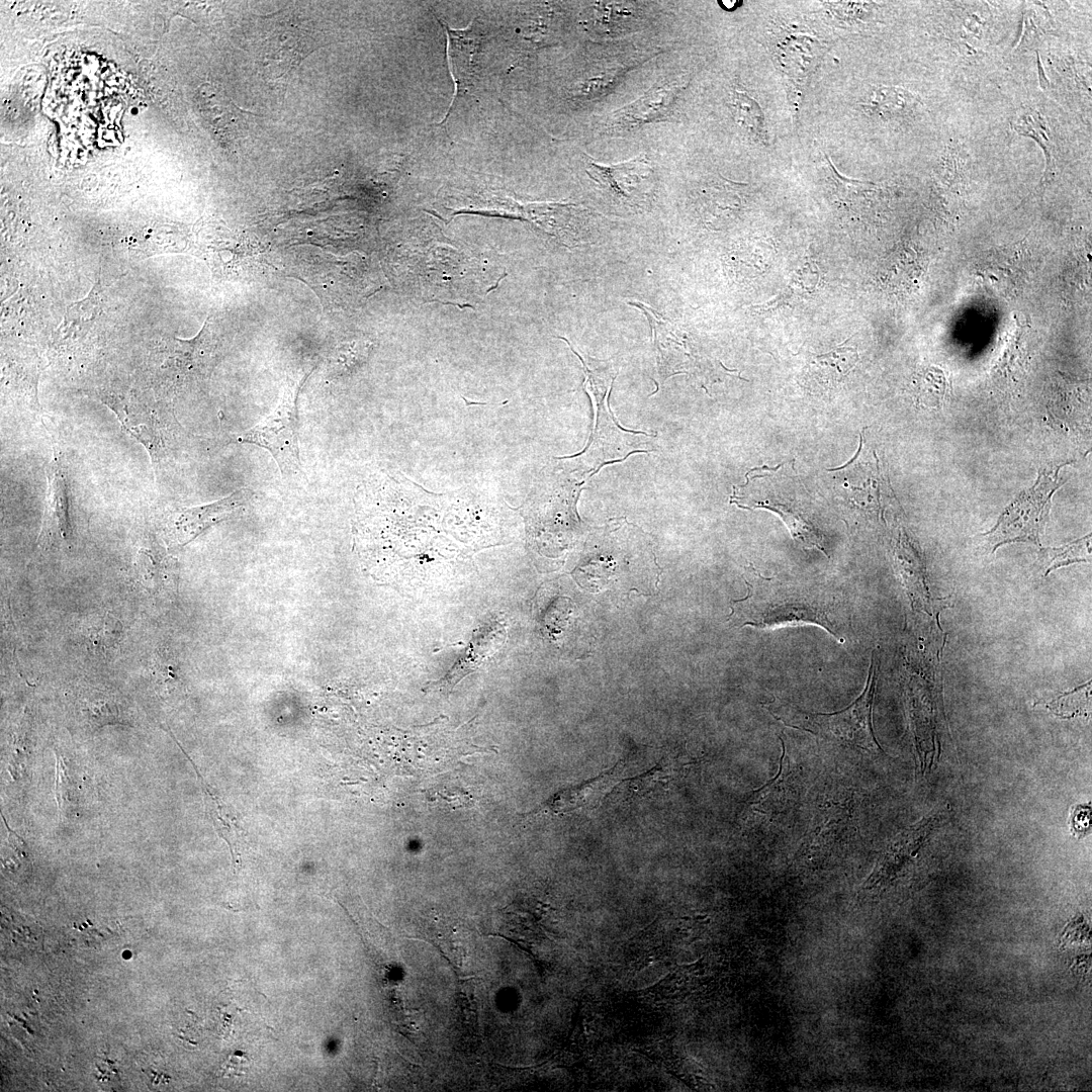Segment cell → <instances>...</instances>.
Returning <instances> with one entry per match:
<instances>
[{
    "label": "cell",
    "mask_w": 1092,
    "mask_h": 1092,
    "mask_svg": "<svg viewBox=\"0 0 1092 1092\" xmlns=\"http://www.w3.org/2000/svg\"><path fill=\"white\" fill-rule=\"evenodd\" d=\"M30 733L27 722L20 723L12 733L9 772L14 780L27 777L30 754Z\"/></svg>",
    "instance_id": "29"
},
{
    "label": "cell",
    "mask_w": 1092,
    "mask_h": 1092,
    "mask_svg": "<svg viewBox=\"0 0 1092 1092\" xmlns=\"http://www.w3.org/2000/svg\"><path fill=\"white\" fill-rule=\"evenodd\" d=\"M744 580L746 597L731 602L728 621L733 625L760 629L816 625L839 642L844 641L829 619V603L821 590L765 578L755 570L750 579Z\"/></svg>",
    "instance_id": "1"
},
{
    "label": "cell",
    "mask_w": 1092,
    "mask_h": 1092,
    "mask_svg": "<svg viewBox=\"0 0 1092 1092\" xmlns=\"http://www.w3.org/2000/svg\"><path fill=\"white\" fill-rule=\"evenodd\" d=\"M442 25L447 34V57L455 85L450 109L457 97L468 92L475 79L483 33L476 19L465 29H453L444 22Z\"/></svg>",
    "instance_id": "13"
},
{
    "label": "cell",
    "mask_w": 1092,
    "mask_h": 1092,
    "mask_svg": "<svg viewBox=\"0 0 1092 1092\" xmlns=\"http://www.w3.org/2000/svg\"><path fill=\"white\" fill-rule=\"evenodd\" d=\"M167 559L159 551L143 548L135 561V572L141 583L150 590L157 592L165 586L169 570Z\"/></svg>",
    "instance_id": "28"
},
{
    "label": "cell",
    "mask_w": 1092,
    "mask_h": 1092,
    "mask_svg": "<svg viewBox=\"0 0 1092 1092\" xmlns=\"http://www.w3.org/2000/svg\"><path fill=\"white\" fill-rule=\"evenodd\" d=\"M878 669L879 661L874 650L862 693L849 706L838 712L812 713L779 703L767 705V709L787 726L867 751L882 752L872 723Z\"/></svg>",
    "instance_id": "2"
},
{
    "label": "cell",
    "mask_w": 1092,
    "mask_h": 1092,
    "mask_svg": "<svg viewBox=\"0 0 1092 1092\" xmlns=\"http://www.w3.org/2000/svg\"><path fill=\"white\" fill-rule=\"evenodd\" d=\"M640 308L649 321L655 351L656 368L662 383L667 377L682 373L681 355H688L680 332L668 320L642 302H630Z\"/></svg>",
    "instance_id": "17"
},
{
    "label": "cell",
    "mask_w": 1092,
    "mask_h": 1092,
    "mask_svg": "<svg viewBox=\"0 0 1092 1092\" xmlns=\"http://www.w3.org/2000/svg\"><path fill=\"white\" fill-rule=\"evenodd\" d=\"M679 87L673 82L658 83L634 102L615 111L608 120L612 130H625L668 116Z\"/></svg>",
    "instance_id": "15"
},
{
    "label": "cell",
    "mask_w": 1092,
    "mask_h": 1092,
    "mask_svg": "<svg viewBox=\"0 0 1092 1092\" xmlns=\"http://www.w3.org/2000/svg\"><path fill=\"white\" fill-rule=\"evenodd\" d=\"M97 397L111 408L119 419L122 427L132 437L139 440L150 451L153 460L160 455L162 448L161 432L157 425H149L151 417L144 413L138 414L136 408L130 410L123 396L98 392Z\"/></svg>",
    "instance_id": "19"
},
{
    "label": "cell",
    "mask_w": 1092,
    "mask_h": 1092,
    "mask_svg": "<svg viewBox=\"0 0 1092 1092\" xmlns=\"http://www.w3.org/2000/svg\"><path fill=\"white\" fill-rule=\"evenodd\" d=\"M1064 465L1040 470L1034 484L1018 494L994 527L982 535L984 548L989 553L1014 542L1039 545L1049 521L1053 495L1065 482L1059 476Z\"/></svg>",
    "instance_id": "3"
},
{
    "label": "cell",
    "mask_w": 1092,
    "mask_h": 1092,
    "mask_svg": "<svg viewBox=\"0 0 1092 1092\" xmlns=\"http://www.w3.org/2000/svg\"><path fill=\"white\" fill-rule=\"evenodd\" d=\"M57 770H56V797L59 805V809L62 814L69 816L77 811L78 807V789L74 781L69 775L68 768L62 758L57 752Z\"/></svg>",
    "instance_id": "31"
},
{
    "label": "cell",
    "mask_w": 1092,
    "mask_h": 1092,
    "mask_svg": "<svg viewBox=\"0 0 1092 1092\" xmlns=\"http://www.w3.org/2000/svg\"><path fill=\"white\" fill-rule=\"evenodd\" d=\"M586 172L614 196L630 204L639 205L644 201L652 186L653 170L645 156L615 165L589 160Z\"/></svg>",
    "instance_id": "8"
},
{
    "label": "cell",
    "mask_w": 1092,
    "mask_h": 1092,
    "mask_svg": "<svg viewBox=\"0 0 1092 1092\" xmlns=\"http://www.w3.org/2000/svg\"><path fill=\"white\" fill-rule=\"evenodd\" d=\"M820 50V43L811 37L790 35L780 44L778 60L785 75L800 86L815 66Z\"/></svg>",
    "instance_id": "20"
},
{
    "label": "cell",
    "mask_w": 1092,
    "mask_h": 1092,
    "mask_svg": "<svg viewBox=\"0 0 1092 1092\" xmlns=\"http://www.w3.org/2000/svg\"><path fill=\"white\" fill-rule=\"evenodd\" d=\"M69 485L59 459L48 469V490L38 543L48 546L68 544L72 537Z\"/></svg>",
    "instance_id": "11"
},
{
    "label": "cell",
    "mask_w": 1092,
    "mask_h": 1092,
    "mask_svg": "<svg viewBox=\"0 0 1092 1092\" xmlns=\"http://www.w3.org/2000/svg\"><path fill=\"white\" fill-rule=\"evenodd\" d=\"M84 638L91 653L108 657L117 650L123 638V626L115 616L106 613L86 628Z\"/></svg>",
    "instance_id": "23"
},
{
    "label": "cell",
    "mask_w": 1092,
    "mask_h": 1092,
    "mask_svg": "<svg viewBox=\"0 0 1092 1092\" xmlns=\"http://www.w3.org/2000/svg\"><path fill=\"white\" fill-rule=\"evenodd\" d=\"M1090 705V681L1077 689L1064 693L1046 704L1055 715L1062 718H1071L1076 715L1086 714Z\"/></svg>",
    "instance_id": "30"
},
{
    "label": "cell",
    "mask_w": 1092,
    "mask_h": 1092,
    "mask_svg": "<svg viewBox=\"0 0 1092 1092\" xmlns=\"http://www.w3.org/2000/svg\"><path fill=\"white\" fill-rule=\"evenodd\" d=\"M264 41L262 67L265 75L272 79L286 78L295 70L306 54L313 51V41L299 29L283 30L280 26Z\"/></svg>",
    "instance_id": "16"
},
{
    "label": "cell",
    "mask_w": 1092,
    "mask_h": 1092,
    "mask_svg": "<svg viewBox=\"0 0 1092 1092\" xmlns=\"http://www.w3.org/2000/svg\"><path fill=\"white\" fill-rule=\"evenodd\" d=\"M1090 807L1078 806L1073 815V828L1078 833H1085L1090 826Z\"/></svg>",
    "instance_id": "33"
},
{
    "label": "cell",
    "mask_w": 1092,
    "mask_h": 1092,
    "mask_svg": "<svg viewBox=\"0 0 1092 1092\" xmlns=\"http://www.w3.org/2000/svg\"><path fill=\"white\" fill-rule=\"evenodd\" d=\"M692 760L679 754H667L651 769L630 781V792L640 798H655L673 789L686 777Z\"/></svg>",
    "instance_id": "18"
},
{
    "label": "cell",
    "mask_w": 1092,
    "mask_h": 1092,
    "mask_svg": "<svg viewBox=\"0 0 1092 1092\" xmlns=\"http://www.w3.org/2000/svg\"><path fill=\"white\" fill-rule=\"evenodd\" d=\"M854 812L853 800L849 796H840L824 803L800 844V855L816 857L848 845L855 833Z\"/></svg>",
    "instance_id": "7"
},
{
    "label": "cell",
    "mask_w": 1092,
    "mask_h": 1092,
    "mask_svg": "<svg viewBox=\"0 0 1092 1092\" xmlns=\"http://www.w3.org/2000/svg\"><path fill=\"white\" fill-rule=\"evenodd\" d=\"M1091 557V535L1065 544L1061 547L1041 548L1038 553V562L1043 569L1044 575L1062 566L1073 563L1088 562Z\"/></svg>",
    "instance_id": "26"
},
{
    "label": "cell",
    "mask_w": 1092,
    "mask_h": 1092,
    "mask_svg": "<svg viewBox=\"0 0 1092 1092\" xmlns=\"http://www.w3.org/2000/svg\"><path fill=\"white\" fill-rule=\"evenodd\" d=\"M916 103L917 98L902 88L880 86L872 89L861 105L870 114L891 119L908 115Z\"/></svg>",
    "instance_id": "22"
},
{
    "label": "cell",
    "mask_w": 1092,
    "mask_h": 1092,
    "mask_svg": "<svg viewBox=\"0 0 1092 1092\" xmlns=\"http://www.w3.org/2000/svg\"><path fill=\"white\" fill-rule=\"evenodd\" d=\"M858 360L856 350L849 347L837 348L826 354L816 356L810 364L812 373L818 382L834 386L853 368Z\"/></svg>",
    "instance_id": "24"
},
{
    "label": "cell",
    "mask_w": 1092,
    "mask_h": 1092,
    "mask_svg": "<svg viewBox=\"0 0 1092 1092\" xmlns=\"http://www.w3.org/2000/svg\"><path fill=\"white\" fill-rule=\"evenodd\" d=\"M626 768V760H619L600 776L557 792L535 811L540 814L561 815L593 809L622 780Z\"/></svg>",
    "instance_id": "12"
},
{
    "label": "cell",
    "mask_w": 1092,
    "mask_h": 1092,
    "mask_svg": "<svg viewBox=\"0 0 1092 1092\" xmlns=\"http://www.w3.org/2000/svg\"><path fill=\"white\" fill-rule=\"evenodd\" d=\"M102 292L98 279L86 297L67 306L63 322L55 333L57 341H70L87 334L101 310Z\"/></svg>",
    "instance_id": "21"
},
{
    "label": "cell",
    "mask_w": 1092,
    "mask_h": 1092,
    "mask_svg": "<svg viewBox=\"0 0 1092 1092\" xmlns=\"http://www.w3.org/2000/svg\"><path fill=\"white\" fill-rule=\"evenodd\" d=\"M782 755L778 772L767 783L751 792L744 802L740 821L747 828L770 827L779 824L796 807L800 797V777L787 754L782 738Z\"/></svg>",
    "instance_id": "6"
},
{
    "label": "cell",
    "mask_w": 1092,
    "mask_h": 1092,
    "mask_svg": "<svg viewBox=\"0 0 1092 1092\" xmlns=\"http://www.w3.org/2000/svg\"><path fill=\"white\" fill-rule=\"evenodd\" d=\"M253 496V490L241 488L214 503L179 510L169 518V536L176 544L185 545L208 527L243 509Z\"/></svg>",
    "instance_id": "9"
},
{
    "label": "cell",
    "mask_w": 1092,
    "mask_h": 1092,
    "mask_svg": "<svg viewBox=\"0 0 1092 1092\" xmlns=\"http://www.w3.org/2000/svg\"><path fill=\"white\" fill-rule=\"evenodd\" d=\"M730 106L736 123L749 138L760 144L766 143L764 114L756 100L746 92L733 90Z\"/></svg>",
    "instance_id": "25"
},
{
    "label": "cell",
    "mask_w": 1092,
    "mask_h": 1092,
    "mask_svg": "<svg viewBox=\"0 0 1092 1092\" xmlns=\"http://www.w3.org/2000/svg\"><path fill=\"white\" fill-rule=\"evenodd\" d=\"M77 720L96 730L106 725H131V713L125 698L107 687L85 685L74 696Z\"/></svg>",
    "instance_id": "10"
},
{
    "label": "cell",
    "mask_w": 1092,
    "mask_h": 1092,
    "mask_svg": "<svg viewBox=\"0 0 1092 1092\" xmlns=\"http://www.w3.org/2000/svg\"><path fill=\"white\" fill-rule=\"evenodd\" d=\"M569 347L582 363L585 374L583 385L596 408V429L585 449V455L589 458L590 466L601 465L610 458L624 457L625 453H632V450L640 446V444H637L640 443V438L637 436L639 433L631 437L630 435L634 434L633 432L625 434L617 426L608 405V396L617 373L607 362L585 358L570 345Z\"/></svg>",
    "instance_id": "4"
},
{
    "label": "cell",
    "mask_w": 1092,
    "mask_h": 1092,
    "mask_svg": "<svg viewBox=\"0 0 1092 1092\" xmlns=\"http://www.w3.org/2000/svg\"><path fill=\"white\" fill-rule=\"evenodd\" d=\"M506 640V627L500 621H491L476 629L465 652L452 668L438 681L427 686L428 692L450 693L465 675L477 669L495 654Z\"/></svg>",
    "instance_id": "14"
},
{
    "label": "cell",
    "mask_w": 1092,
    "mask_h": 1092,
    "mask_svg": "<svg viewBox=\"0 0 1092 1092\" xmlns=\"http://www.w3.org/2000/svg\"><path fill=\"white\" fill-rule=\"evenodd\" d=\"M757 508L768 510L779 515L789 529L794 540L800 542L804 547H814L827 556L823 547V537L821 533L812 523L803 517V515L796 511H792L781 504L760 505Z\"/></svg>",
    "instance_id": "27"
},
{
    "label": "cell",
    "mask_w": 1092,
    "mask_h": 1092,
    "mask_svg": "<svg viewBox=\"0 0 1092 1092\" xmlns=\"http://www.w3.org/2000/svg\"><path fill=\"white\" fill-rule=\"evenodd\" d=\"M151 670L158 694L169 697L174 692L178 677L175 666L165 651L158 650L155 653Z\"/></svg>",
    "instance_id": "32"
},
{
    "label": "cell",
    "mask_w": 1092,
    "mask_h": 1092,
    "mask_svg": "<svg viewBox=\"0 0 1092 1092\" xmlns=\"http://www.w3.org/2000/svg\"><path fill=\"white\" fill-rule=\"evenodd\" d=\"M304 380L285 385L273 412L238 438L241 443L268 450L282 476L290 480L303 475L299 457L297 397Z\"/></svg>",
    "instance_id": "5"
}]
</instances>
